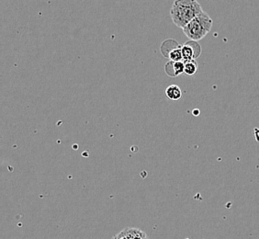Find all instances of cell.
Wrapping results in <instances>:
<instances>
[{
    "label": "cell",
    "instance_id": "6da1fadb",
    "mask_svg": "<svg viewBox=\"0 0 259 239\" xmlns=\"http://www.w3.org/2000/svg\"><path fill=\"white\" fill-rule=\"evenodd\" d=\"M202 11L198 0H175L170 10V17L175 25L183 29Z\"/></svg>",
    "mask_w": 259,
    "mask_h": 239
},
{
    "label": "cell",
    "instance_id": "7a4b0ae2",
    "mask_svg": "<svg viewBox=\"0 0 259 239\" xmlns=\"http://www.w3.org/2000/svg\"><path fill=\"white\" fill-rule=\"evenodd\" d=\"M213 21L206 12L202 11L200 14L195 17L188 25L182 29L184 34L190 41L199 42L202 40L209 33L212 28Z\"/></svg>",
    "mask_w": 259,
    "mask_h": 239
},
{
    "label": "cell",
    "instance_id": "8992f818",
    "mask_svg": "<svg viewBox=\"0 0 259 239\" xmlns=\"http://www.w3.org/2000/svg\"><path fill=\"white\" fill-rule=\"evenodd\" d=\"M165 96L167 97L168 100L177 101V100H180L181 99L182 91H181V89L179 86L171 85L166 88Z\"/></svg>",
    "mask_w": 259,
    "mask_h": 239
},
{
    "label": "cell",
    "instance_id": "5b68a950",
    "mask_svg": "<svg viewBox=\"0 0 259 239\" xmlns=\"http://www.w3.org/2000/svg\"><path fill=\"white\" fill-rule=\"evenodd\" d=\"M165 73L169 76H178L183 74L185 71L184 61L181 62H172L169 61L164 66Z\"/></svg>",
    "mask_w": 259,
    "mask_h": 239
},
{
    "label": "cell",
    "instance_id": "9c48e42d",
    "mask_svg": "<svg viewBox=\"0 0 259 239\" xmlns=\"http://www.w3.org/2000/svg\"><path fill=\"white\" fill-rule=\"evenodd\" d=\"M199 113H200V111H199V110H193V114H194V116H199Z\"/></svg>",
    "mask_w": 259,
    "mask_h": 239
},
{
    "label": "cell",
    "instance_id": "3957f363",
    "mask_svg": "<svg viewBox=\"0 0 259 239\" xmlns=\"http://www.w3.org/2000/svg\"><path fill=\"white\" fill-rule=\"evenodd\" d=\"M182 50V56H183V61H191V60H196L201 54V48L198 42L195 41H190L186 43L183 46H181Z\"/></svg>",
    "mask_w": 259,
    "mask_h": 239
},
{
    "label": "cell",
    "instance_id": "277c9868",
    "mask_svg": "<svg viewBox=\"0 0 259 239\" xmlns=\"http://www.w3.org/2000/svg\"><path fill=\"white\" fill-rule=\"evenodd\" d=\"M112 239H149L143 230L135 227H127L115 234Z\"/></svg>",
    "mask_w": 259,
    "mask_h": 239
},
{
    "label": "cell",
    "instance_id": "ba28073f",
    "mask_svg": "<svg viewBox=\"0 0 259 239\" xmlns=\"http://www.w3.org/2000/svg\"><path fill=\"white\" fill-rule=\"evenodd\" d=\"M167 57H168L170 61H172V62H181V61H183L181 46H178V47L174 48V49L171 51L169 54H168Z\"/></svg>",
    "mask_w": 259,
    "mask_h": 239
},
{
    "label": "cell",
    "instance_id": "52a82bcc",
    "mask_svg": "<svg viewBox=\"0 0 259 239\" xmlns=\"http://www.w3.org/2000/svg\"><path fill=\"white\" fill-rule=\"evenodd\" d=\"M185 63L184 73L188 75H194L198 70V64L196 60H191V61H187Z\"/></svg>",
    "mask_w": 259,
    "mask_h": 239
}]
</instances>
